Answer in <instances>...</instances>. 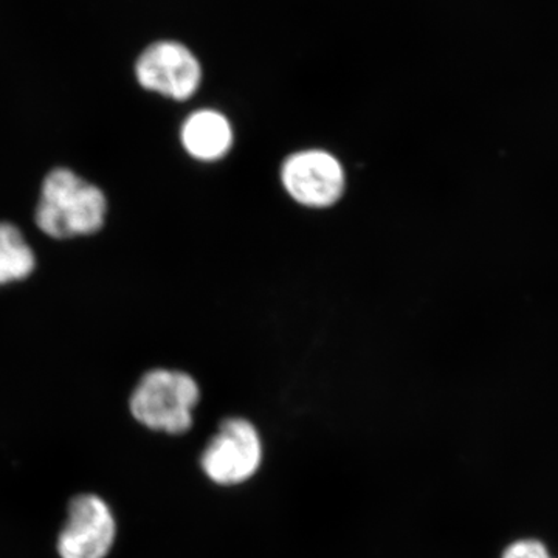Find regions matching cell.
Instances as JSON below:
<instances>
[{
  "label": "cell",
  "mask_w": 558,
  "mask_h": 558,
  "mask_svg": "<svg viewBox=\"0 0 558 558\" xmlns=\"http://www.w3.org/2000/svg\"><path fill=\"white\" fill-rule=\"evenodd\" d=\"M266 459L258 425L245 416L223 417L199 457L202 473L219 487H241L255 480Z\"/></svg>",
  "instance_id": "3957f363"
},
{
  "label": "cell",
  "mask_w": 558,
  "mask_h": 558,
  "mask_svg": "<svg viewBox=\"0 0 558 558\" xmlns=\"http://www.w3.org/2000/svg\"><path fill=\"white\" fill-rule=\"evenodd\" d=\"M36 256L20 229L0 222V286L31 277Z\"/></svg>",
  "instance_id": "ba28073f"
},
{
  "label": "cell",
  "mask_w": 558,
  "mask_h": 558,
  "mask_svg": "<svg viewBox=\"0 0 558 558\" xmlns=\"http://www.w3.org/2000/svg\"><path fill=\"white\" fill-rule=\"evenodd\" d=\"M201 387L189 373L175 369L148 371L132 392L130 409L138 424L153 432L178 436L194 424Z\"/></svg>",
  "instance_id": "7a4b0ae2"
},
{
  "label": "cell",
  "mask_w": 558,
  "mask_h": 558,
  "mask_svg": "<svg viewBox=\"0 0 558 558\" xmlns=\"http://www.w3.org/2000/svg\"><path fill=\"white\" fill-rule=\"evenodd\" d=\"M282 189L304 208L333 207L347 191L343 165L326 149H301L286 157L279 171Z\"/></svg>",
  "instance_id": "277c9868"
},
{
  "label": "cell",
  "mask_w": 558,
  "mask_h": 558,
  "mask_svg": "<svg viewBox=\"0 0 558 558\" xmlns=\"http://www.w3.org/2000/svg\"><path fill=\"white\" fill-rule=\"evenodd\" d=\"M140 86L175 101H186L201 89V61L178 40H159L140 54L135 64Z\"/></svg>",
  "instance_id": "5b68a950"
},
{
  "label": "cell",
  "mask_w": 558,
  "mask_h": 558,
  "mask_svg": "<svg viewBox=\"0 0 558 558\" xmlns=\"http://www.w3.org/2000/svg\"><path fill=\"white\" fill-rule=\"evenodd\" d=\"M180 142L190 157L199 161H219L234 145V131L226 113L201 109L183 121Z\"/></svg>",
  "instance_id": "52a82bcc"
},
{
  "label": "cell",
  "mask_w": 558,
  "mask_h": 558,
  "mask_svg": "<svg viewBox=\"0 0 558 558\" xmlns=\"http://www.w3.org/2000/svg\"><path fill=\"white\" fill-rule=\"evenodd\" d=\"M499 558H558L550 553L549 546L543 539L520 537L512 539L499 554Z\"/></svg>",
  "instance_id": "9c48e42d"
},
{
  "label": "cell",
  "mask_w": 558,
  "mask_h": 558,
  "mask_svg": "<svg viewBox=\"0 0 558 558\" xmlns=\"http://www.w3.org/2000/svg\"><path fill=\"white\" fill-rule=\"evenodd\" d=\"M108 202L98 186L75 172L57 168L44 179L36 226L54 240L87 236L105 223Z\"/></svg>",
  "instance_id": "6da1fadb"
},
{
  "label": "cell",
  "mask_w": 558,
  "mask_h": 558,
  "mask_svg": "<svg viewBox=\"0 0 558 558\" xmlns=\"http://www.w3.org/2000/svg\"><path fill=\"white\" fill-rule=\"evenodd\" d=\"M116 535V519L108 502L97 495H78L70 501L58 553L61 558H106Z\"/></svg>",
  "instance_id": "8992f818"
}]
</instances>
